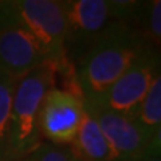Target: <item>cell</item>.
Wrapping results in <instances>:
<instances>
[{
    "mask_svg": "<svg viewBox=\"0 0 161 161\" xmlns=\"http://www.w3.org/2000/svg\"><path fill=\"white\" fill-rule=\"evenodd\" d=\"M149 50H156L126 23H119L92 44L73 64L83 103L93 105Z\"/></svg>",
    "mask_w": 161,
    "mask_h": 161,
    "instance_id": "6da1fadb",
    "label": "cell"
},
{
    "mask_svg": "<svg viewBox=\"0 0 161 161\" xmlns=\"http://www.w3.org/2000/svg\"><path fill=\"white\" fill-rule=\"evenodd\" d=\"M66 16V59L74 64L87 48L119 23L130 26L137 2L133 0H63Z\"/></svg>",
    "mask_w": 161,
    "mask_h": 161,
    "instance_id": "7a4b0ae2",
    "label": "cell"
},
{
    "mask_svg": "<svg viewBox=\"0 0 161 161\" xmlns=\"http://www.w3.org/2000/svg\"><path fill=\"white\" fill-rule=\"evenodd\" d=\"M58 69V63L46 60L16 80L9 125V161L40 144L38 115L44 95L55 86Z\"/></svg>",
    "mask_w": 161,
    "mask_h": 161,
    "instance_id": "3957f363",
    "label": "cell"
},
{
    "mask_svg": "<svg viewBox=\"0 0 161 161\" xmlns=\"http://www.w3.org/2000/svg\"><path fill=\"white\" fill-rule=\"evenodd\" d=\"M14 19L31 32L40 43L50 60L59 67L70 62L66 59V16L58 0H7Z\"/></svg>",
    "mask_w": 161,
    "mask_h": 161,
    "instance_id": "277c9868",
    "label": "cell"
},
{
    "mask_svg": "<svg viewBox=\"0 0 161 161\" xmlns=\"http://www.w3.org/2000/svg\"><path fill=\"white\" fill-rule=\"evenodd\" d=\"M158 75V50H149L115 80L97 102L87 106L103 108L115 113L136 117L145 94Z\"/></svg>",
    "mask_w": 161,
    "mask_h": 161,
    "instance_id": "5b68a950",
    "label": "cell"
},
{
    "mask_svg": "<svg viewBox=\"0 0 161 161\" xmlns=\"http://www.w3.org/2000/svg\"><path fill=\"white\" fill-rule=\"evenodd\" d=\"M46 60L40 43L14 19L7 0H0V69L18 80Z\"/></svg>",
    "mask_w": 161,
    "mask_h": 161,
    "instance_id": "8992f818",
    "label": "cell"
},
{
    "mask_svg": "<svg viewBox=\"0 0 161 161\" xmlns=\"http://www.w3.org/2000/svg\"><path fill=\"white\" fill-rule=\"evenodd\" d=\"M83 115V101L78 95L54 86L48 90L40 105L38 115L39 133L50 144L71 145L78 133Z\"/></svg>",
    "mask_w": 161,
    "mask_h": 161,
    "instance_id": "52a82bcc",
    "label": "cell"
},
{
    "mask_svg": "<svg viewBox=\"0 0 161 161\" xmlns=\"http://www.w3.org/2000/svg\"><path fill=\"white\" fill-rule=\"evenodd\" d=\"M98 122L110 149L117 157V161H133L148 152L150 145L160 134L152 136L137 122L136 117L115 113L112 110L87 106L83 103Z\"/></svg>",
    "mask_w": 161,
    "mask_h": 161,
    "instance_id": "ba28073f",
    "label": "cell"
},
{
    "mask_svg": "<svg viewBox=\"0 0 161 161\" xmlns=\"http://www.w3.org/2000/svg\"><path fill=\"white\" fill-rule=\"evenodd\" d=\"M70 148L78 161H117L98 122L85 106L78 133Z\"/></svg>",
    "mask_w": 161,
    "mask_h": 161,
    "instance_id": "9c48e42d",
    "label": "cell"
},
{
    "mask_svg": "<svg viewBox=\"0 0 161 161\" xmlns=\"http://www.w3.org/2000/svg\"><path fill=\"white\" fill-rule=\"evenodd\" d=\"M130 27L137 31L149 46L160 50L161 40V2H137L130 19Z\"/></svg>",
    "mask_w": 161,
    "mask_h": 161,
    "instance_id": "30bf717a",
    "label": "cell"
},
{
    "mask_svg": "<svg viewBox=\"0 0 161 161\" xmlns=\"http://www.w3.org/2000/svg\"><path fill=\"white\" fill-rule=\"evenodd\" d=\"M16 79L0 69V161H9V125Z\"/></svg>",
    "mask_w": 161,
    "mask_h": 161,
    "instance_id": "8fae6325",
    "label": "cell"
},
{
    "mask_svg": "<svg viewBox=\"0 0 161 161\" xmlns=\"http://www.w3.org/2000/svg\"><path fill=\"white\" fill-rule=\"evenodd\" d=\"M137 122L152 136L161 133V77L156 78L136 114Z\"/></svg>",
    "mask_w": 161,
    "mask_h": 161,
    "instance_id": "7c38bea8",
    "label": "cell"
},
{
    "mask_svg": "<svg viewBox=\"0 0 161 161\" xmlns=\"http://www.w3.org/2000/svg\"><path fill=\"white\" fill-rule=\"evenodd\" d=\"M18 161H78L71 148L54 144H39L28 153L16 158Z\"/></svg>",
    "mask_w": 161,
    "mask_h": 161,
    "instance_id": "4fadbf2b",
    "label": "cell"
},
{
    "mask_svg": "<svg viewBox=\"0 0 161 161\" xmlns=\"http://www.w3.org/2000/svg\"><path fill=\"white\" fill-rule=\"evenodd\" d=\"M160 138H156L154 142L150 145V148L148 149V152L145 153L144 156H141L140 158L133 160V161H161V153H160Z\"/></svg>",
    "mask_w": 161,
    "mask_h": 161,
    "instance_id": "5bb4252c",
    "label": "cell"
}]
</instances>
